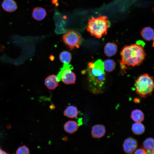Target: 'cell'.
<instances>
[{"mask_svg": "<svg viewBox=\"0 0 154 154\" xmlns=\"http://www.w3.org/2000/svg\"><path fill=\"white\" fill-rule=\"evenodd\" d=\"M59 58L61 61L64 64H69L70 62L72 55L69 52L64 51L60 54Z\"/></svg>", "mask_w": 154, "mask_h": 154, "instance_id": "cell-19", "label": "cell"}, {"mask_svg": "<svg viewBox=\"0 0 154 154\" xmlns=\"http://www.w3.org/2000/svg\"><path fill=\"white\" fill-rule=\"evenodd\" d=\"M73 66L69 64H64L58 74L59 81L62 80L66 84H71L75 83L76 76L75 73L71 70Z\"/></svg>", "mask_w": 154, "mask_h": 154, "instance_id": "cell-5", "label": "cell"}, {"mask_svg": "<svg viewBox=\"0 0 154 154\" xmlns=\"http://www.w3.org/2000/svg\"><path fill=\"white\" fill-rule=\"evenodd\" d=\"M143 148L146 151L154 149V139L149 137L143 142Z\"/></svg>", "mask_w": 154, "mask_h": 154, "instance_id": "cell-20", "label": "cell"}, {"mask_svg": "<svg viewBox=\"0 0 154 154\" xmlns=\"http://www.w3.org/2000/svg\"><path fill=\"white\" fill-rule=\"evenodd\" d=\"M135 86L137 94L141 98H146L154 90V78L147 73L143 74L135 80Z\"/></svg>", "mask_w": 154, "mask_h": 154, "instance_id": "cell-4", "label": "cell"}, {"mask_svg": "<svg viewBox=\"0 0 154 154\" xmlns=\"http://www.w3.org/2000/svg\"><path fill=\"white\" fill-rule=\"evenodd\" d=\"M108 17L99 15L97 18L92 17L89 19L87 31L91 35L97 38L106 35L109 25Z\"/></svg>", "mask_w": 154, "mask_h": 154, "instance_id": "cell-3", "label": "cell"}, {"mask_svg": "<svg viewBox=\"0 0 154 154\" xmlns=\"http://www.w3.org/2000/svg\"><path fill=\"white\" fill-rule=\"evenodd\" d=\"M120 64L121 70L125 71L128 67L138 66L145 59L146 54L142 44H133L125 46L121 50Z\"/></svg>", "mask_w": 154, "mask_h": 154, "instance_id": "cell-1", "label": "cell"}, {"mask_svg": "<svg viewBox=\"0 0 154 154\" xmlns=\"http://www.w3.org/2000/svg\"><path fill=\"white\" fill-rule=\"evenodd\" d=\"M141 35L144 40L150 41L153 40L154 37V30L149 27H145L141 31Z\"/></svg>", "mask_w": 154, "mask_h": 154, "instance_id": "cell-12", "label": "cell"}, {"mask_svg": "<svg viewBox=\"0 0 154 154\" xmlns=\"http://www.w3.org/2000/svg\"><path fill=\"white\" fill-rule=\"evenodd\" d=\"M16 154H30L29 150L26 145H23L18 148Z\"/></svg>", "mask_w": 154, "mask_h": 154, "instance_id": "cell-21", "label": "cell"}, {"mask_svg": "<svg viewBox=\"0 0 154 154\" xmlns=\"http://www.w3.org/2000/svg\"><path fill=\"white\" fill-rule=\"evenodd\" d=\"M64 115L68 117L73 118L77 117L78 111L76 107L72 105L67 107L64 111Z\"/></svg>", "mask_w": 154, "mask_h": 154, "instance_id": "cell-15", "label": "cell"}, {"mask_svg": "<svg viewBox=\"0 0 154 154\" xmlns=\"http://www.w3.org/2000/svg\"><path fill=\"white\" fill-rule=\"evenodd\" d=\"M0 154H9L5 151H3L0 147Z\"/></svg>", "mask_w": 154, "mask_h": 154, "instance_id": "cell-23", "label": "cell"}, {"mask_svg": "<svg viewBox=\"0 0 154 154\" xmlns=\"http://www.w3.org/2000/svg\"><path fill=\"white\" fill-rule=\"evenodd\" d=\"M62 39L65 44L71 50L79 48L82 40L80 36L72 30L66 32L63 36Z\"/></svg>", "mask_w": 154, "mask_h": 154, "instance_id": "cell-6", "label": "cell"}, {"mask_svg": "<svg viewBox=\"0 0 154 154\" xmlns=\"http://www.w3.org/2000/svg\"><path fill=\"white\" fill-rule=\"evenodd\" d=\"M59 82L57 76L52 74L45 78L44 84L48 89L53 90L58 86Z\"/></svg>", "mask_w": 154, "mask_h": 154, "instance_id": "cell-9", "label": "cell"}, {"mask_svg": "<svg viewBox=\"0 0 154 154\" xmlns=\"http://www.w3.org/2000/svg\"><path fill=\"white\" fill-rule=\"evenodd\" d=\"M134 153V154H147L146 151L142 148L136 150Z\"/></svg>", "mask_w": 154, "mask_h": 154, "instance_id": "cell-22", "label": "cell"}, {"mask_svg": "<svg viewBox=\"0 0 154 154\" xmlns=\"http://www.w3.org/2000/svg\"><path fill=\"white\" fill-rule=\"evenodd\" d=\"M47 15L46 10L41 7H36L33 11L32 16L33 18L38 21L43 19Z\"/></svg>", "mask_w": 154, "mask_h": 154, "instance_id": "cell-11", "label": "cell"}, {"mask_svg": "<svg viewBox=\"0 0 154 154\" xmlns=\"http://www.w3.org/2000/svg\"><path fill=\"white\" fill-rule=\"evenodd\" d=\"M104 70L107 72H110L113 71L115 68L116 63L113 60L108 59L103 62Z\"/></svg>", "mask_w": 154, "mask_h": 154, "instance_id": "cell-18", "label": "cell"}, {"mask_svg": "<svg viewBox=\"0 0 154 154\" xmlns=\"http://www.w3.org/2000/svg\"><path fill=\"white\" fill-rule=\"evenodd\" d=\"M153 40V42L152 46L154 48V37Z\"/></svg>", "mask_w": 154, "mask_h": 154, "instance_id": "cell-26", "label": "cell"}, {"mask_svg": "<svg viewBox=\"0 0 154 154\" xmlns=\"http://www.w3.org/2000/svg\"><path fill=\"white\" fill-rule=\"evenodd\" d=\"M106 130L105 127L102 124H96L92 127L91 135L92 137L95 138H100L105 135Z\"/></svg>", "mask_w": 154, "mask_h": 154, "instance_id": "cell-8", "label": "cell"}, {"mask_svg": "<svg viewBox=\"0 0 154 154\" xmlns=\"http://www.w3.org/2000/svg\"><path fill=\"white\" fill-rule=\"evenodd\" d=\"M79 125L77 123L74 121L70 120L66 122L64 125L65 131L69 133L72 134L78 130Z\"/></svg>", "mask_w": 154, "mask_h": 154, "instance_id": "cell-14", "label": "cell"}, {"mask_svg": "<svg viewBox=\"0 0 154 154\" xmlns=\"http://www.w3.org/2000/svg\"><path fill=\"white\" fill-rule=\"evenodd\" d=\"M88 74L92 92L94 94L100 93L106 79L103 62L99 59L94 63L90 62Z\"/></svg>", "mask_w": 154, "mask_h": 154, "instance_id": "cell-2", "label": "cell"}, {"mask_svg": "<svg viewBox=\"0 0 154 154\" xmlns=\"http://www.w3.org/2000/svg\"><path fill=\"white\" fill-rule=\"evenodd\" d=\"M131 117L135 122L141 123L144 119V115L143 112L140 110L136 109L132 111Z\"/></svg>", "mask_w": 154, "mask_h": 154, "instance_id": "cell-16", "label": "cell"}, {"mask_svg": "<svg viewBox=\"0 0 154 154\" xmlns=\"http://www.w3.org/2000/svg\"><path fill=\"white\" fill-rule=\"evenodd\" d=\"M1 6L5 11L10 13L14 12L17 8V4L14 0H4Z\"/></svg>", "mask_w": 154, "mask_h": 154, "instance_id": "cell-10", "label": "cell"}, {"mask_svg": "<svg viewBox=\"0 0 154 154\" xmlns=\"http://www.w3.org/2000/svg\"><path fill=\"white\" fill-rule=\"evenodd\" d=\"M138 146V142L135 139L129 137L124 141L123 148L124 152L127 154H132L136 150Z\"/></svg>", "mask_w": 154, "mask_h": 154, "instance_id": "cell-7", "label": "cell"}, {"mask_svg": "<svg viewBox=\"0 0 154 154\" xmlns=\"http://www.w3.org/2000/svg\"><path fill=\"white\" fill-rule=\"evenodd\" d=\"M54 56H50V59L52 60H54Z\"/></svg>", "mask_w": 154, "mask_h": 154, "instance_id": "cell-25", "label": "cell"}, {"mask_svg": "<svg viewBox=\"0 0 154 154\" xmlns=\"http://www.w3.org/2000/svg\"><path fill=\"white\" fill-rule=\"evenodd\" d=\"M133 101L135 103H139V100L137 98H135L134 99Z\"/></svg>", "mask_w": 154, "mask_h": 154, "instance_id": "cell-24", "label": "cell"}, {"mask_svg": "<svg viewBox=\"0 0 154 154\" xmlns=\"http://www.w3.org/2000/svg\"><path fill=\"white\" fill-rule=\"evenodd\" d=\"M144 125L141 123L136 122L132 125L131 130L133 133L136 135H140L145 131Z\"/></svg>", "mask_w": 154, "mask_h": 154, "instance_id": "cell-17", "label": "cell"}, {"mask_svg": "<svg viewBox=\"0 0 154 154\" xmlns=\"http://www.w3.org/2000/svg\"><path fill=\"white\" fill-rule=\"evenodd\" d=\"M117 50L116 44L114 43L108 42L105 45L104 48V52L108 56L110 57L115 55Z\"/></svg>", "mask_w": 154, "mask_h": 154, "instance_id": "cell-13", "label": "cell"}]
</instances>
